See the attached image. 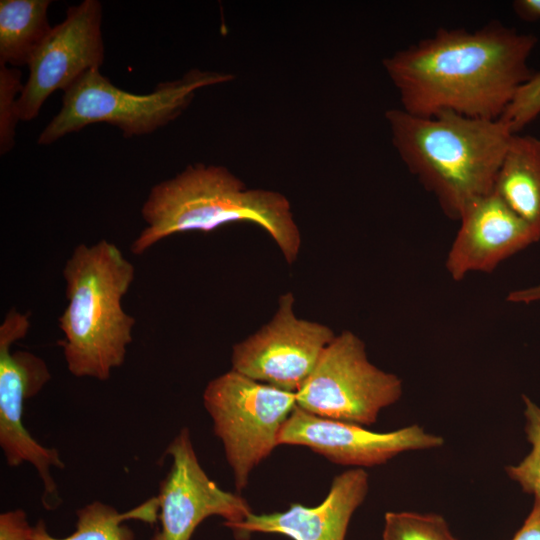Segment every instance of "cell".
I'll use <instances>...</instances> for the list:
<instances>
[{"label": "cell", "mask_w": 540, "mask_h": 540, "mask_svg": "<svg viewBox=\"0 0 540 540\" xmlns=\"http://www.w3.org/2000/svg\"><path fill=\"white\" fill-rule=\"evenodd\" d=\"M203 404L240 492L251 472L278 446L279 431L296 406V394L231 369L207 384Z\"/></svg>", "instance_id": "cell-6"}, {"label": "cell", "mask_w": 540, "mask_h": 540, "mask_svg": "<svg viewBox=\"0 0 540 540\" xmlns=\"http://www.w3.org/2000/svg\"><path fill=\"white\" fill-rule=\"evenodd\" d=\"M368 490V473L352 468L334 477L326 498L316 507L291 503L287 510L252 512L245 520L224 526L238 540H247L252 533L281 534L292 540H345L351 518Z\"/></svg>", "instance_id": "cell-14"}, {"label": "cell", "mask_w": 540, "mask_h": 540, "mask_svg": "<svg viewBox=\"0 0 540 540\" xmlns=\"http://www.w3.org/2000/svg\"><path fill=\"white\" fill-rule=\"evenodd\" d=\"M536 43L535 35L497 22L472 32L441 28L383 65L409 114L497 120L532 75L527 62Z\"/></svg>", "instance_id": "cell-1"}, {"label": "cell", "mask_w": 540, "mask_h": 540, "mask_svg": "<svg viewBox=\"0 0 540 540\" xmlns=\"http://www.w3.org/2000/svg\"><path fill=\"white\" fill-rule=\"evenodd\" d=\"M385 117L399 156L447 216L458 220L472 202L492 192L513 135L503 121L453 112L421 117L401 108Z\"/></svg>", "instance_id": "cell-3"}, {"label": "cell", "mask_w": 540, "mask_h": 540, "mask_svg": "<svg viewBox=\"0 0 540 540\" xmlns=\"http://www.w3.org/2000/svg\"><path fill=\"white\" fill-rule=\"evenodd\" d=\"M295 298L280 296L272 319L233 347L232 370L296 393L313 372L336 334L327 325L298 318Z\"/></svg>", "instance_id": "cell-9"}, {"label": "cell", "mask_w": 540, "mask_h": 540, "mask_svg": "<svg viewBox=\"0 0 540 540\" xmlns=\"http://www.w3.org/2000/svg\"><path fill=\"white\" fill-rule=\"evenodd\" d=\"M525 434L530 452L517 464L506 467L509 478L522 490L540 500V407L523 396Z\"/></svg>", "instance_id": "cell-19"}, {"label": "cell", "mask_w": 540, "mask_h": 540, "mask_svg": "<svg viewBox=\"0 0 540 540\" xmlns=\"http://www.w3.org/2000/svg\"><path fill=\"white\" fill-rule=\"evenodd\" d=\"M494 193L540 240V138L513 134L493 185Z\"/></svg>", "instance_id": "cell-15"}, {"label": "cell", "mask_w": 540, "mask_h": 540, "mask_svg": "<svg viewBox=\"0 0 540 540\" xmlns=\"http://www.w3.org/2000/svg\"><path fill=\"white\" fill-rule=\"evenodd\" d=\"M21 71L0 65V153L6 154L14 147L15 127L20 120L17 94H21Z\"/></svg>", "instance_id": "cell-20"}, {"label": "cell", "mask_w": 540, "mask_h": 540, "mask_svg": "<svg viewBox=\"0 0 540 540\" xmlns=\"http://www.w3.org/2000/svg\"><path fill=\"white\" fill-rule=\"evenodd\" d=\"M233 78L231 74L193 68L177 80L159 83L151 93L135 94L119 89L99 69H92L64 92L60 111L37 143L52 144L96 123L118 127L125 138L150 134L180 116L198 89Z\"/></svg>", "instance_id": "cell-5"}, {"label": "cell", "mask_w": 540, "mask_h": 540, "mask_svg": "<svg viewBox=\"0 0 540 540\" xmlns=\"http://www.w3.org/2000/svg\"><path fill=\"white\" fill-rule=\"evenodd\" d=\"M511 303L530 304L540 301V283L527 288L511 291L507 296Z\"/></svg>", "instance_id": "cell-24"}, {"label": "cell", "mask_w": 540, "mask_h": 540, "mask_svg": "<svg viewBox=\"0 0 540 540\" xmlns=\"http://www.w3.org/2000/svg\"><path fill=\"white\" fill-rule=\"evenodd\" d=\"M513 8L525 20L540 18V0H517L513 3Z\"/></svg>", "instance_id": "cell-25"}, {"label": "cell", "mask_w": 540, "mask_h": 540, "mask_svg": "<svg viewBox=\"0 0 540 540\" xmlns=\"http://www.w3.org/2000/svg\"><path fill=\"white\" fill-rule=\"evenodd\" d=\"M101 23L102 5L97 0L67 9L65 19L52 28L28 62L29 76L18 97L20 120L34 119L52 93L65 92L86 72L101 67Z\"/></svg>", "instance_id": "cell-10"}, {"label": "cell", "mask_w": 540, "mask_h": 540, "mask_svg": "<svg viewBox=\"0 0 540 540\" xmlns=\"http://www.w3.org/2000/svg\"><path fill=\"white\" fill-rule=\"evenodd\" d=\"M382 540H457V538L441 515L390 511L384 516Z\"/></svg>", "instance_id": "cell-18"}, {"label": "cell", "mask_w": 540, "mask_h": 540, "mask_svg": "<svg viewBox=\"0 0 540 540\" xmlns=\"http://www.w3.org/2000/svg\"><path fill=\"white\" fill-rule=\"evenodd\" d=\"M171 466L161 481L158 501L160 528L151 540H190L198 525L210 516L223 524L245 520L252 510L245 498L221 489L201 467L190 431L182 428L167 446Z\"/></svg>", "instance_id": "cell-11"}, {"label": "cell", "mask_w": 540, "mask_h": 540, "mask_svg": "<svg viewBox=\"0 0 540 540\" xmlns=\"http://www.w3.org/2000/svg\"><path fill=\"white\" fill-rule=\"evenodd\" d=\"M32 529L22 509L0 515V540H30Z\"/></svg>", "instance_id": "cell-22"}, {"label": "cell", "mask_w": 540, "mask_h": 540, "mask_svg": "<svg viewBox=\"0 0 540 540\" xmlns=\"http://www.w3.org/2000/svg\"><path fill=\"white\" fill-rule=\"evenodd\" d=\"M512 540H540V500L534 498L533 507Z\"/></svg>", "instance_id": "cell-23"}, {"label": "cell", "mask_w": 540, "mask_h": 540, "mask_svg": "<svg viewBox=\"0 0 540 540\" xmlns=\"http://www.w3.org/2000/svg\"><path fill=\"white\" fill-rule=\"evenodd\" d=\"M280 445L304 446L334 464L363 468L385 464L404 452L440 448L444 438L418 424L374 432L312 414L296 405L279 431Z\"/></svg>", "instance_id": "cell-12"}, {"label": "cell", "mask_w": 540, "mask_h": 540, "mask_svg": "<svg viewBox=\"0 0 540 540\" xmlns=\"http://www.w3.org/2000/svg\"><path fill=\"white\" fill-rule=\"evenodd\" d=\"M30 313L11 308L0 325V447L6 463L17 467L30 463L43 484V505L53 509L61 502L52 468L64 469L65 463L55 448L41 445L23 425L26 400L36 396L51 379L46 362L24 350L11 352L30 328Z\"/></svg>", "instance_id": "cell-8"}, {"label": "cell", "mask_w": 540, "mask_h": 540, "mask_svg": "<svg viewBox=\"0 0 540 540\" xmlns=\"http://www.w3.org/2000/svg\"><path fill=\"white\" fill-rule=\"evenodd\" d=\"M402 393V380L371 363L365 343L355 333L343 331L295 394L296 405L307 412L365 427Z\"/></svg>", "instance_id": "cell-7"}, {"label": "cell", "mask_w": 540, "mask_h": 540, "mask_svg": "<svg viewBox=\"0 0 540 540\" xmlns=\"http://www.w3.org/2000/svg\"><path fill=\"white\" fill-rule=\"evenodd\" d=\"M158 510L156 496L123 513L111 505L94 501L76 511V529L72 534L64 538L53 537L45 522L39 520L33 526L30 540H135L134 532L124 522L134 519L154 523L158 519Z\"/></svg>", "instance_id": "cell-17"}, {"label": "cell", "mask_w": 540, "mask_h": 540, "mask_svg": "<svg viewBox=\"0 0 540 540\" xmlns=\"http://www.w3.org/2000/svg\"><path fill=\"white\" fill-rule=\"evenodd\" d=\"M540 115V72L532 74L515 93L500 120L513 134Z\"/></svg>", "instance_id": "cell-21"}, {"label": "cell", "mask_w": 540, "mask_h": 540, "mask_svg": "<svg viewBox=\"0 0 540 540\" xmlns=\"http://www.w3.org/2000/svg\"><path fill=\"white\" fill-rule=\"evenodd\" d=\"M63 277L67 306L58 323L67 369L78 378L106 381L124 363L133 340L135 318L124 311L121 300L135 267L116 244L102 239L75 247Z\"/></svg>", "instance_id": "cell-4"}, {"label": "cell", "mask_w": 540, "mask_h": 540, "mask_svg": "<svg viewBox=\"0 0 540 540\" xmlns=\"http://www.w3.org/2000/svg\"><path fill=\"white\" fill-rule=\"evenodd\" d=\"M50 0L0 1V65H28L48 37Z\"/></svg>", "instance_id": "cell-16"}, {"label": "cell", "mask_w": 540, "mask_h": 540, "mask_svg": "<svg viewBox=\"0 0 540 540\" xmlns=\"http://www.w3.org/2000/svg\"><path fill=\"white\" fill-rule=\"evenodd\" d=\"M460 226L445 267L459 281L473 272H491L502 261L539 239L493 191L472 202L458 219Z\"/></svg>", "instance_id": "cell-13"}, {"label": "cell", "mask_w": 540, "mask_h": 540, "mask_svg": "<svg viewBox=\"0 0 540 540\" xmlns=\"http://www.w3.org/2000/svg\"><path fill=\"white\" fill-rule=\"evenodd\" d=\"M146 224L130 250L141 255L160 240L177 233L214 231L235 222L263 228L293 263L301 234L288 199L275 191L247 189L226 167L196 163L156 184L141 208Z\"/></svg>", "instance_id": "cell-2"}]
</instances>
